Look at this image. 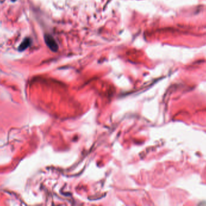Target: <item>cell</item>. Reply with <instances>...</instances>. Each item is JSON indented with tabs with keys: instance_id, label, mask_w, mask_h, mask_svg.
<instances>
[{
	"instance_id": "obj_1",
	"label": "cell",
	"mask_w": 206,
	"mask_h": 206,
	"mask_svg": "<svg viewBox=\"0 0 206 206\" xmlns=\"http://www.w3.org/2000/svg\"><path fill=\"white\" fill-rule=\"evenodd\" d=\"M45 42H46L47 45L50 47V49H51L53 51H55L57 49L58 47H57V44L54 41V39L51 36H49V35L45 36Z\"/></svg>"
},
{
	"instance_id": "obj_2",
	"label": "cell",
	"mask_w": 206,
	"mask_h": 206,
	"mask_svg": "<svg viewBox=\"0 0 206 206\" xmlns=\"http://www.w3.org/2000/svg\"><path fill=\"white\" fill-rule=\"evenodd\" d=\"M29 44H30L29 43V39H26V40L21 44V46L19 47V49L21 50H24L26 48V47H27L28 46Z\"/></svg>"
}]
</instances>
